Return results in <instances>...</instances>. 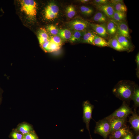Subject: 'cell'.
<instances>
[{
	"label": "cell",
	"instance_id": "1",
	"mask_svg": "<svg viewBox=\"0 0 139 139\" xmlns=\"http://www.w3.org/2000/svg\"><path fill=\"white\" fill-rule=\"evenodd\" d=\"M136 84L135 82L129 80H121L113 88V93L116 97L128 105Z\"/></svg>",
	"mask_w": 139,
	"mask_h": 139
},
{
	"label": "cell",
	"instance_id": "2",
	"mask_svg": "<svg viewBox=\"0 0 139 139\" xmlns=\"http://www.w3.org/2000/svg\"><path fill=\"white\" fill-rule=\"evenodd\" d=\"M94 132L101 136L104 139H107L110 133V126L107 117L96 122Z\"/></svg>",
	"mask_w": 139,
	"mask_h": 139
},
{
	"label": "cell",
	"instance_id": "3",
	"mask_svg": "<svg viewBox=\"0 0 139 139\" xmlns=\"http://www.w3.org/2000/svg\"><path fill=\"white\" fill-rule=\"evenodd\" d=\"M20 2L21 11L25 13L30 19H34L37 12L36 2L33 0H22Z\"/></svg>",
	"mask_w": 139,
	"mask_h": 139
},
{
	"label": "cell",
	"instance_id": "4",
	"mask_svg": "<svg viewBox=\"0 0 139 139\" xmlns=\"http://www.w3.org/2000/svg\"><path fill=\"white\" fill-rule=\"evenodd\" d=\"M133 111L128 105L123 102L121 106L112 113L107 117L108 119L112 118H127Z\"/></svg>",
	"mask_w": 139,
	"mask_h": 139
},
{
	"label": "cell",
	"instance_id": "5",
	"mask_svg": "<svg viewBox=\"0 0 139 139\" xmlns=\"http://www.w3.org/2000/svg\"><path fill=\"white\" fill-rule=\"evenodd\" d=\"M83 109V122L86 124V128L90 132L89 124L92 118V115L94 106L91 104L88 100H86L83 102L82 104Z\"/></svg>",
	"mask_w": 139,
	"mask_h": 139
},
{
	"label": "cell",
	"instance_id": "6",
	"mask_svg": "<svg viewBox=\"0 0 139 139\" xmlns=\"http://www.w3.org/2000/svg\"><path fill=\"white\" fill-rule=\"evenodd\" d=\"M59 12L58 6L54 3H50L47 6L45 9V17L49 20L54 19L57 17Z\"/></svg>",
	"mask_w": 139,
	"mask_h": 139
},
{
	"label": "cell",
	"instance_id": "7",
	"mask_svg": "<svg viewBox=\"0 0 139 139\" xmlns=\"http://www.w3.org/2000/svg\"><path fill=\"white\" fill-rule=\"evenodd\" d=\"M108 119L109 120L110 124V133L126 125L127 118H115Z\"/></svg>",
	"mask_w": 139,
	"mask_h": 139
},
{
	"label": "cell",
	"instance_id": "8",
	"mask_svg": "<svg viewBox=\"0 0 139 139\" xmlns=\"http://www.w3.org/2000/svg\"><path fill=\"white\" fill-rule=\"evenodd\" d=\"M68 26L71 29L80 31H84L88 27V24L86 21L79 20H76L70 22Z\"/></svg>",
	"mask_w": 139,
	"mask_h": 139
},
{
	"label": "cell",
	"instance_id": "9",
	"mask_svg": "<svg viewBox=\"0 0 139 139\" xmlns=\"http://www.w3.org/2000/svg\"><path fill=\"white\" fill-rule=\"evenodd\" d=\"M130 132L126 125L121 128L111 133L109 136V139H121Z\"/></svg>",
	"mask_w": 139,
	"mask_h": 139
},
{
	"label": "cell",
	"instance_id": "10",
	"mask_svg": "<svg viewBox=\"0 0 139 139\" xmlns=\"http://www.w3.org/2000/svg\"><path fill=\"white\" fill-rule=\"evenodd\" d=\"M92 29L98 35L102 37H105L107 35L106 26L104 24L91 23L86 21Z\"/></svg>",
	"mask_w": 139,
	"mask_h": 139
},
{
	"label": "cell",
	"instance_id": "11",
	"mask_svg": "<svg viewBox=\"0 0 139 139\" xmlns=\"http://www.w3.org/2000/svg\"><path fill=\"white\" fill-rule=\"evenodd\" d=\"M114 22L117 26L118 34L129 38V30L127 23L124 21L119 22Z\"/></svg>",
	"mask_w": 139,
	"mask_h": 139
},
{
	"label": "cell",
	"instance_id": "12",
	"mask_svg": "<svg viewBox=\"0 0 139 139\" xmlns=\"http://www.w3.org/2000/svg\"><path fill=\"white\" fill-rule=\"evenodd\" d=\"M96 7L100 11L103 13L107 17L112 19L114 10L112 5L108 3L97 5Z\"/></svg>",
	"mask_w": 139,
	"mask_h": 139
},
{
	"label": "cell",
	"instance_id": "13",
	"mask_svg": "<svg viewBox=\"0 0 139 139\" xmlns=\"http://www.w3.org/2000/svg\"><path fill=\"white\" fill-rule=\"evenodd\" d=\"M132 115L129 117L128 122L132 128L136 133L139 131V116L136 112H133Z\"/></svg>",
	"mask_w": 139,
	"mask_h": 139
},
{
	"label": "cell",
	"instance_id": "14",
	"mask_svg": "<svg viewBox=\"0 0 139 139\" xmlns=\"http://www.w3.org/2000/svg\"><path fill=\"white\" fill-rule=\"evenodd\" d=\"M108 42L109 46L116 50L119 51L126 50L125 48L119 43L115 36L110 39Z\"/></svg>",
	"mask_w": 139,
	"mask_h": 139
},
{
	"label": "cell",
	"instance_id": "15",
	"mask_svg": "<svg viewBox=\"0 0 139 139\" xmlns=\"http://www.w3.org/2000/svg\"><path fill=\"white\" fill-rule=\"evenodd\" d=\"M115 36L119 43L125 48L126 50L131 48V46L126 37L118 34Z\"/></svg>",
	"mask_w": 139,
	"mask_h": 139
},
{
	"label": "cell",
	"instance_id": "16",
	"mask_svg": "<svg viewBox=\"0 0 139 139\" xmlns=\"http://www.w3.org/2000/svg\"><path fill=\"white\" fill-rule=\"evenodd\" d=\"M38 38L40 45L49 40L48 34L44 28L40 29L38 32Z\"/></svg>",
	"mask_w": 139,
	"mask_h": 139
},
{
	"label": "cell",
	"instance_id": "17",
	"mask_svg": "<svg viewBox=\"0 0 139 139\" xmlns=\"http://www.w3.org/2000/svg\"><path fill=\"white\" fill-rule=\"evenodd\" d=\"M107 16L101 11L96 13L92 18L93 21L99 23H105L107 21Z\"/></svg>",
	"mask_w": 139,
	"mask_h": 139
},
{
	"label": "cell",
	"instance_id": "18",
	"mask_svg": "<svg viewBox=\"0 0 139 139\" xmlns=\"http://www.w3.org/2000/svg\"><path fill=\"white\" fill-rule=\"evenodd\" d=\"M95 34L91 31L84 32L82 36L83 41L84 42L94 45L93 41Z\"/></svg>",
	"mask_w": 139,
	"mask_h": 139
},
{
	"label": "cell",
	"instance_id": "19",
	"mask_svg": "<svg viewBox=\"0 0 139 139\" xmlns=\"http://www.w3.org/2000/svg\"><path fill=\"white\" fill-rule=\"evenodd\" d=\"M94 45L100 47L109 46L108 42L104 39L98 35L95 34L94 41Z\"/></svg>",
	"mask_w": 139,
	"mask_h": 139
},
{
	"label": "cell",
	"instance_id": "20",
	"mask_svg": "<svg viewBox=\"0 0 139 139\" xmlns=\"http://www.w3.org/2000/svg\"><path fill=\"white\" fill-rule=\"evenodd\" d=\"M131 100H133L134 102V109L136 110L139 106V88L137 84L136 85L132 96Z\"/></svg>",
	"mask_w": 139,
	"mask_h": 139
},
{
	"label": "cell",
	"instance_id": "21",
	"mask_svg": "<svg viewBox=\"0 0 139 139\" xmlns=\"http://www.w3.org/2000/svg\"><path fill=\"white\" fill-rule=\"evenodd\" d=\"M16 131L23 135L33 131L31 126L26 123H23L20 125L17 128Z\"/></svg>",
	"mask_w": 139,
	"mask_h": 139
},
{
	"label": "cell",
	"instance_id": "22",
	"mask_svg": "<svg viewBox=\"0 0 139 139\" xmlns=\"http://www.w3.org/2000/svg\"><path fill=\"white\" fill-rule=\"evenodd\" d=\"M108 22L106 26L107 32L111 35H113L117 32L116 25L113 20Z\"/></svg>",
	"mask_w": 139,
	"mask_h": 139
},
{
	"label": "cell",
	"instance_id": "23",
	"mask_svg": "<svg viewBox=\"0 0 139 139\" xmlns=\"http://www.w3.org/2000/svg\"><path fill=\"white\" fill-rule=\"evenodd\" d=\"M72 34L69 30L65 29L59 30L58 35L62 39L66 40L70 39Z\"/></svg>",
	"mask_w": 139,
	"mask_h": 139
},
{
	"label": "cell",
	"instance_id": "24",
	"mask_svg": "<svg viewBox=\"0 0 139 139\" xmlns=\"http://www.w3.org/2000/svg\"><path fill=\"white\" fill-rule=\"evenodd\" d=\"M126 16L125 13L114 11L112 19L115 22H119L124 21Z\"/></svg>",
	"mask_w": 139,
	"mask_h": 139
},
{
	"label": "cell",
	"instance_id": "25",
	"mask_svg": "<svg viewBox=\"0 0 139 139\" xmlns=\"http://www.w3.org/2000/svg\"><path fill=\"white\" fill-rule=\"evenodd\" d=\"M112 5L115 11L125 13L127 11V8L123 2L115 4Z\"/></svg>",
	"mask_w": 139,
	"mask_h": 139
},
{
	"label": "cell",
	"instance_id": "26",
	"mask_svg": "<svg viewBox=\"0 0 139 139\" xmlns=\"http://www.w3.org/2000/svg\"><path fill=\"white\" fill-rule=\"evenodd\" d=\"M84 32L74 30L69 40L71 42L79 41L82 38Z\"/></svg>",
	"mask_w": 139,
	"mask_h": 139
},
{
	"label": "cell",
	"instance_id": "27",
	"mask_svg": "<svg viewBox=\"0 0 139 139\" xmlns=\"http://www.w3.org/2000/svg\"><path fill=\"white\" fill-rule=\"evenodd\" d=\"M66 12L67 16L70 19L72 18L76 14L75 8L72 5H70L67 7Z\"/></svg>",
	"mask_w": 139,
	"mask_h": 139
},
{
	"label": "cell",
	"instance_id": "28",
	"mask_svg": "<svg viewBox=\"0 0 139 139\" xmlns=\"http://www.w3.org/2000/svg\"><path fill=\"white\" fill-rule=\"evenodd\" d=\"M80 9L83 14L87 16L91 15L93 12V10L92 8L85 6H81L80 7Z\"/></svg>",
	"mask_w": 139,
	"mask_h": 139
},
{
	"label": "cell",
	"instance_id": "29",
	"mask_svg": "<svg viewBox=\"0 0 139 139\" xmlns=\"http://www.w3.org/2000/svg\"><path fill=\"white\" fill-rule=\"evenodd\" d=\"M61 46L58 45L50 41L48 49L47 52H52L57 51L60 49Z\"/></svg>",
	"mask_w": 139,
	"mask_h": 139
},
{
	"label": "cell",
	"instance_id": "30",
	"mask_svg": "<svg viewBox=\"0 0 139 139\" xmlns=\"http://www.w3.org/2000/svg\"><path fill=\"white\" fill-rule=\"evenodd\" d=\"M47 29L50 33L54 36L57 35L58 34L59 30L55 25H49L47 27Z\"/></svg>",
	"mask_w": 139,
	"mask_h": 139
},
{
	"label": "cell",
	"instance_id": "31",
	"mask_svg": "<svg viewBox=\"0 0 139 139\" xmlns=\"http://www.w3.org/2000/svg\"><path fill=\"white\" fill-rule=\"evenodd\" d=\"M49 41L55 43L60 46H61L62 44V39L57 35L51 37Z\"/></svg>",
	"mask_w": 139,
	"mask_h": 139
},
{
	"label": "cell",
	"instance_id": "32",
	"mask_svg": "<svg viewBox=\"0 0 139 139\" xmlns=\"http://www.w3.org/2000/svg\"><path fill=\"white\" fill-rule=\"evenodd\" d=\"M10 136L12 139H22L24 135L16 131L12 132L10 134Z\"/></svg>",
	"mask_w": 139,
	"mask_h": 139
},
{
	"label": "cell",
	"instance_id": "33",
	"mask_svg": "<svg viewBox=\"0 0 139 139\" xmlns=\"http://www.w3.org/2000/svg\"><path fill=\"white\" fill-rule=\"evenodd\" d=\"M25 139H39V138L34 131H31L24 135Z\"/></svg>",
	"mask_w": 139,
	"mask_h": 139
},
{
	"label": "cell",
	"instance_id": "34",
	"mask_svg": "<svg viewBox=\"0 0 139 139\" xmlns=\"http://www.w3.org/2000/svg\"><path fill=\"white\" fill-rule=\"evenodd\" d=\"M135 61L136 64V75L138 78L139 77V54L137 53Z\"/></svg>",
	"mask_w": 139,
	"mask_h": 139
},
{
	"label": "cell",
	"instance_id": "35",
	"mask_svg": "<svg viewBox=\"0 0 139 139\" xmlns=\"http://www.w3.org/2000/svg\"><path fill=\"white\" fill-rule=\"evenodd\" d=\"M50 43L49 40L40 45L42 48L46 52H47Z\"/></svg>",
	"mask_w": 139,
	"mask_h": 139
},
{
	"label": "cell",
	"instance_id": "36",
	"mask_svg": "<svg viewBox=\"0 0 139 139\" xmlns=\"http://www.w3.org/2000/svg\"><path fill=\"white\" fill-rule=\"evenodd\" d=\"M108 1L107 0H95L94 1L96 5H100L108 4Z\"/></svg>",
	"mask_w": 139,
	"mask_h": 139
},
{
	"label": "cell",
	"instance_id": "37",
	"mask_svg": "<svg viewBox=\"0 0 139 139\" xmlns=\"http://www.w3.org/2000/svg\"><path fill=\"white\" fill-rule=\"evenodd\" d=\"M133 133L130 131L121 139H134Z\"/></svg>",
	"mask_w": 139,
	"mask_h": 139
},
{
	"label": "cell",
	"instance_id": "38",
	"mask_svg": "<svg viewBox=\"0 0 139 139\" xmlns=\"http://www.w3.org/2000/svg\"><path fill=\"white\" fill-rule=\"evenodd\" d=\"M111 2L112 4V5L113 4H116L117 3H118L120 2H123V1L120 0H111Z\"/></svg>",
	"mask_w": 139,
	"mask_h": 139
},
{
	"label": "cell",
	"instance_id": "39",
	"mask_svg": "<svg viewBox=\"0 0 139 139\" xmlns=\"http://www.w3.org/2000/svg\"><path fill=\"white\" fill-rule=\"evenodd\" d=\"M136 133L137 134L136 135L135 138H134V139H139V132Z\"/></svg>",
	"mask_w": 139,
	"mask_h": 139
},
{
	"label": "cell",
	"instance_id": "40",
	"mask_svg": "<svg viewBox=\"0 0 139 139\" xmlns=\"http://www.w3.org/2000/svg\"><path fill=\"white\" fill-rule=\"evenodd\" d=\"M89 0H80V2H81L82 3H86L88 2L89 1Z\"/></svg>",
	"mask_w": 139,
	"mask_h": 139
},
{
	"label": "cell",
	"instance_id": "41",
	"mask_svg": "<svg viewBox=\"0 0 139 139\" xmlns=\"http://www.w3.org/2000/svg\"><path fill=\"white\" fill-rule=\"evenodd\" d=\"M22 139H25L24 137V136H23V137Z\"/></svg>",
	"mask_w": 139,
	"mask_h": 139
},
{
	"label": "cell",
	"instance_id": "42",
	"mask_svg": "<svg viewBox=\"0 0 139 139\" xmlns=\"http://www.w3.org/2000/svg\"></svg>",
	"mask_w": 139,
	"mask_h": 139
}]
</instances>
